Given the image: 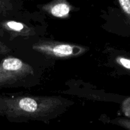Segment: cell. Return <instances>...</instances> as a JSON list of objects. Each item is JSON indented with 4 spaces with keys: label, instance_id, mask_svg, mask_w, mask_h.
Here are the masks:
<instances>
[{
    "label": "cell",
    "instance_id": "obj_1",
    "mask_svg": "<svg viewBox=\"0 0 130 130\" xmlns=\"http://www.w3.org/2000/svg\"><path fill=\"white\" fill-rule=\"evenodd\" d=\"M22 63L17 58H7L3 62L1 67L7 71H14L21 68Z\"/></svg>",
    "mask_w": 130,
    "mask_h": 130
},
{
    "label": "cell",
    "instance_id": "obj_2",
    "mask_svg": "<svg viewBox=\"0 0 130 130\" xmlns=\"http://www.w3.org/2000/svg\"><path fill=\"white\" fill-rule=\"evenodd\" d=\"M19 106L24 110L27 112H32L36 110L38 108L36 102L30 98H24L20 100Z\"/></svg>",
    "mask_w": 130,
    "mask_h": 130
},
{
    "label": "cell",
    "instance_id": "obj_3",
    "mask_svg": "<svg viewBox=\"0 0 130 130\" xmlns=\"http://www.w3.org/2000/svg\"><path fill=\"white\" fill-rule=\"evenodd\" d=\"M69 10V7L66 4H58L52 8V13L54 16L60 17L67 15Z\"/></svg>",
    "mask_w": 130,
    "mask_h": 130
},
{
    "label": "cell",
    "instance_id": "obj_4",
    "mask_svg": "<svg viewBox=\"0 0 130 130\" xmlns=\"http://www.w3.org/2000/svg\"><path fill=\"white\" fill-rule=\"evenodd\" d=\"M53 51L57 54L68 55L72 53V48L69 45H58L53 49Z\"/></svg>",
    "mask_w": 130,
    "mask_h": 130
},
{
    "label": "cell",
    "instance_id": "obj_5",
    "mask_svg": "<svg viewBox=\"0 0 130 130\" xmlns=\"http://www.w3.org/2000/svg\"><path fill=\"white\" fill-rule=\"evenodd\" d=\"M7 25L11 29L13 30H17V31H20V30L23 29V25L20 23L16 22L11 21L7 23Z\"/></svg>",
    "mask_w": 130,
    "mask_h": 130
},
{
    "label": "cell",
    "instance_id": "obj_6",
    "mask_svg": "<svg viewBox=\"0 0 130 130\" xmlns=\"http://www.w3.org/2000/svg\"><path fill=\"white\" fill-rule=\"evenodd\" d=\"M124 112L127 116L130 118V98L127 99L124 103Z\"/></svg>",
    "mask_w": 130,
    "mask_h": 130
},
{
    "label": "cell",
    "instance_id": "obj_7",
    "mask_svg": "<svg viewBox=\"0 0 130 130\" xmlns=\"http://www.w3.org/2000/svg\"><path fill=\"white\" fill-rule=\"evenodd\" d=\"M122 123H123V126H124L125 128H126L128 130H130V120L124 121H123Z\"/></svg>",
    "mask_w": 130,
    "mask_h": 130
}]
</instances>
